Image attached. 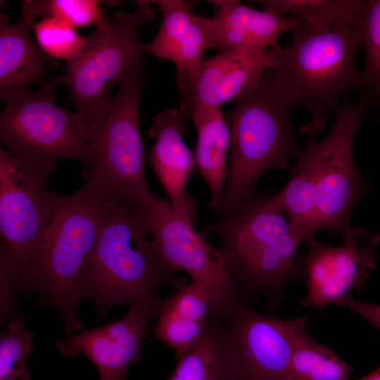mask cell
Returning a JSON list of instances; mask_svg holds the SVG:
<instances>
[{
  "label": "cell",
  "instance_id": "cell-1",
  "mask_svg": "<svg viewBox=\"0 0 380 380\" xmlns=\"http://www.w3.org/2000/svg\"><path fill=\"white\" fill-rule=\"evenodd\" d=\"M184 279L159 261L151 241L144 208L111 198L94 248L87 262L84 300L106 317L119 305L137 301L162 302L165 286L179 289Z\"/></svg>",
  "mask_w": 380,
  "mask_h": 380
},
{
  "label": "cell",
  "instance_id": "cell-2",
  "mask_svg": "<svg viewBox=\"0 0 380 380\" xmlns=\"http://www.w3.org/2000/svg\"><path fill=\"white\" fill-rule=\"evenodd\" d=\"M203 232L220 238L219 248L241 294L246 289L257 291L270 310L279 304L287 284L303 277L300 244L275 194L255 190L234 209L218 214Z\"/></svg>",
  "mask_w": 380,
  "mask_h": 380
},
{
  "label": "cell",
  "instance_id": "cell-3",
  "mask_svg": "<svg viewBox=\"0 0 380 380\" xmlns=\"http://www.w3.org/2000/svg\"><path fill=\"white\" fill-rule=\"evenodd\" d=\"M109 200L86 184L72 194L52 197L27 291L41 306L56 310L68 336L83 330L77 310Z\"/></svg>",
  "mask_w": 380,
  "mask_h": 380
},
{
  "label": "cell",
  "instance_id": "cell-4",
  "mask_svg": "<svg viewBox=\"0 0 380 380\" xmlns=\"http://www.w3.org/2000/svg\"><path fill=\"white\" fill-rule=\"evenodd\" d=\"M358 21L322 32L311 30L303 22L291 30L289 46L275 49L267 70L293 106L305 108L311 115L300 129L302 137H315L324 129L325 113L343 93L364 92L362 72L355 63Z\"/></svg>",
  "mask_w": 380,
  "mask_h": 380
},
{
  "label": "cell",
  "instance_id": "cell-5",
  "mask_svg": "<svg viewBox=\"0 0 380 380\" xmlns=\"http://www.w3.org/2000/svg\"><path fill=\"white\" fill-rule=\"evenodd\" d=\"M295 108L266 70L226 115L230 132L229 167L218 214L248 199L255 183L271 169H291V157L303 153L291 125Z\"/></svg>",
  "mask_w": 380,
  "mask_h": 380
},
{
  "label": "cell",
  "instance_id": "cell-6",
  "mask_svg": "<svg viewBox=\"0 0 380 380\" xmlns=\"http://www.w3.org/2000/svg\"><path fill=\"white\" fill-rule=\"evenodd\" d=\"M145 82L141 61L119 83L118 94L87 118L89 156L82 169L84 184L97 193L142 206L156 198L146 180L139 125L140 96Z\"/></svg>",
  "mask_w": 380,
  "mask_h": 380
},
{
  "label": "cell",
  "instance_id": "cell-7",
  "mask_svg": "<svg viewBox=\"0 0 380 380\" xmlns=\"http://www.w3.org/2000/svg\"><path fill=\"white\" fill-rule=\"evenodd\" d=\"M52 80L34 91L27 87L0 93V143L17 158L49 173L61 158L84 167L89 156L85 120L55 103Z\"/></svg>",
  "mask_w": 380,
  "mask_h": 380
},
{
  "label": "cell",
  "instance_id": "cell-8",
  "mask_svg": "<svg viewBox=\"0 0 380 380\" xmlns=\"http://www.w3.org/2000/svg\"><path fill=\"white\" fill-rule=\"evenodd\" d=\"M144 207V206H143ZM153 251L170 272L183 271L207 291L215 321L227 322L245 303L219 248L195 227L196 217L156 197L144 206Z\"/></svg>",
  "mask_w": 380,
  "mask_h": 380
},
{
  "label": "cell",
  "instance_id": "cell-9",
  "mask_svg": "<svg viewBox=\"0 0 380 380\" xmlns=\"http://www.w3.org/2000/svg\"><path fill=\"white\" fill-rule=\"evenodd\" d=\"M371 101L369 94L362 93L355 102L338 103L328 136L322 141L305 137L313 158L317 232L329 230L342 236L351 227L353 208L367 194V184L354 162L353 146Z\"/></svg>",
  "mask_w": 380,
  "mask_h": 380
},
{
  "label": "cell",
  "instance_id": "cell-10",
  "mask_svg": "<svg viewBox=\"0 0 380 380\" xmlns=\"http://www.w3.org/2000/svg\"><path fill=\"white\" fill-rule=\"evenodd\" d=\"M150 1H137L134 12L118 11L87 37L75 60L66 63L64 75L53 80L70 89L75 106L84 120L109 98L119 84L141 60V30L153 18Z\"/></svg>",
  "mask_w": 380,
  "mask_h": 380
},
{
  "label": "cell",
  "instance_id": "cell-11",
  "mask_svg": "<svg viewBox=\"0 0 380 380\" xmlns=\"http://www.w3.org/2000/svg\"><path fill=\"white\" fill-rule=\"evenodd\" d=\"M49 172L0 148V233L25 291L30 282L53 192Z\"/></svg>",
  "mask_w": 380,
  "mask_h": 380
},
{
  "label": "cell",
  "instance_id": "cell-12",
  "mask_svg": "<svg viewBox=\"0 0 380 380\" xmlns=\"http://www.w3.org/2000/svg\"><path fill=\"white\" fill-rule=\"evenodd\" d=\"M339 246L324 245L311 238L302 255L303 277L308 288L304 306L323 310L360 291L376 267V248L380 235L362 227H350Z\"/></svg>",
  "mask_w": 380,
  "mask_h": 380
},
{
  "label": "cell",
  "instance_id": "cell-13",
  "mask_svg": "<svg viewBox=\"0 0 380 380\" xmlns=\"http://www.w3.org/2000/svg\"><path fill=\"white\" fill-rule=\"evenodd\" d=\"M243 380H291L293 350L307 332V319H281L246 303L224 325Z\"/></svg>",
  "mask_w": 380,
  "mask_h": 380
},
{
  "label": "cell",
  "instance_id": "cell-14",
  "mask_svg": "<svg viewBox=\"0 0 380 380\" xmlns=\"http://www.w3.org/2000/svg\"><path fill=\"white\" fill-rule=\"evenodd\" d=\"M162 302H135L121 319L58 338L54 344L68 357H87L100 380H127L129 367L140 357L146 324L158 317Z\"/></svg>",
  "mask_w": 380,
  "mask_h": 380
},
{
  "label": "cell",
  "instance_id": "cell-15",
  "mask_svg": "<svg viewBox=\"0 0 380 380\" xmlns=\"http://www.w3.org/2000/svg\"><path fill=\"white\" fill-rule=\"evenodd\" d=\"M275 49L262 53L223 49L204 61L195 77L179 85L184 119L195 107L220 108L249 90L271 65Z\"/></svg>",
  "mask_w": 380,
  "mask_h": 380
},
{
  "label": "cell",
  "instance_id": "cell-16",
  "mask_svg": "<svg viewBox=\"0 0 380 380\" xmlns=\"http://www.w3.org/2000/svg\"><path fill=\"white\" fill-rule=\"evenodd\" d=\"M216 13L207 17L208 49L262 53L277 48L279 37L304 20L258 11L236 0L211 1Z\"/></svg>",
  "mask_w": 380,
  "mask_h": 380
},
{
  "label": "cell",
  "instance_id": "cell-17",
  "mask_svg": "<svg viewBox=\"0 0 380 380\" xmlns=\"http://www.w3.org/2000/svg\"><path fill=\"white\" fill-rule=\"evenodd\" d=\"M163 20L154 39L141 45L142 52L168 60L177 67V82L191 81L208 49L207 18L196 14V2L158 0Z\"/></svg>",
  "mask_w": 380,
  "mask_h": 380
},
{
  "label": "cell",
  "instance_id": "cell-18",
  "mask_svg": "<svg viewBox=\"0 0 380 380\" xmlns=\"http://www.w3.org/2000/svg\"><path fill=\"white\" fill-rule=\"evenodd\" d=\"M184 120L177 108L156 115L148 130V136L156 141L148 159L174 208L196 216L198 203L185 190L196 164L183 140Z\"/></svg>",
  "mask_w": 380,
  "mask_h": 380
},
{
  "label": "cell",
  "instance_id": "cell-19",
  "mask_svg": "<svg viewBox=\"0 0 380 380\" xmlns=\"http://www.w3.org/2000/svg\"><path fill=\"white\" fill-rule=\"evenodd\" d=\"M157 318L154 336L170 347L177 357L195 348L216 322L207 291L194 282L163 299Z\"/></svg>",
  "mask_w": 380,
  "mask_h": 380
},
{
  "label": "cell",
  "instance_id": "cell-20",
  "mask_svg": "<svg viewBox=\"0 0 380 380\" xmlns=\"http://www.w3.org/2000/svg\"><path fill=\"white\" fill-rule=\"evenodd\" d=\"M190 117L197 132L196 167L210 189V206L216 210L227 180L229 129L220 108L197 106L192 109Z\"/></svg>",
  "mask_w": 380,
  "mask_h": 380
},
{
  "label": "cell",
  "instance_id": "cell-21",
  "mask_svg": "<svg viewBox=\"0 0 380 380\" xmlns=\"http://www.w3.org/2000/svg\"><path fill=\"white\" fill-rule=\"evenodd\" d=\"M31 30L22 17L12 25L8 14H0V93L26 87L44 75L45 53Z\"/></svg>",
  "mask_w": 380,
  "mask_h": 380
},
{
  "label": "cell",
  "instance_id": "cell-22",
  "mask_svg": "<svg viewBox=\"0 0 380 380\" xmlns=\"http://www.w3.org/2000/svg\"><path fill=\"white\" fill-rule=\"evenodd\" d=\"M178 357L167 380H243L224 324L215 323L195 348Z\"/></svg>",
  "mask_w": 380,
  "mask_h": 380
},
{
  "label": "cell",
  "instance_id": "cell-23",
  "mask_svg": "<svg viewBox=\"0 0 380 380\" xmlns=\"http://www.w3.org/2000/svg\"><path fill=\"white\" fill-rule=\"evenodd\" d=\"M296 160L288 182L275 197L288 219L293 237L301 244L317 233L315 176L309 148L306 147Z\"/></svg>",
  "mask_w": 380,
  "mask_h": 380
},
{
  "label": "cell",
  "instance_id": "cell-24",
  "mask_svg": "<svg viewBox=\"0 0 380 380\" xmlns=\"http://www.w3.org/2000/svg\"><path fill=\"white\" fill-rule=\"evenodd\" d=\"M252 2L261 4L265 10L282 16L287 12L295 13L315 32L357 23L363 4V1L359 0H262Z\"/></svg>",
  "mask_w": 380,
  "mask_h": 380
},
{
  "label": "cell",
  "instance_id": "cell-25",
  "mask_svg": "<svg viewBox=\"0 0 380 380\" xmlns=\"http://www.w3.org/2000/svg\"><path fill=\"white\" fill-rule=\"evenodd\" d=\"M353 369L331 348L306 334L293 350L290 376L291 380H347Z\"/></svg>",
  "mask_w": 380,
  "mask_h": 380
},
{
  "label": "cell",
  "instance_id": "cell-26",
  "mask_svg": "<svg viewBox=\"0 0 380 380\" xmlns=\"http://www.w3.org/2000/svg\"><path fill=\"white\" fill-rule=\"evenodd\" d=\"M96 0H25L23 1V15L31 26L39 16L53 17L75 28L103 25L107 17Z\"/></svg>",
  "mask_w": 380,
  "mask_h": 380
},
{
  "label": "cell",
  "instance_id": "cell-27",
  "mask_svg": "<svg viewBox=\"0 0 380 380\" xmlns=\"http://www.w3.org/2000/svg\"><path fill=\"white\" fill-rule=\"evenodd\" d=\"M357 29L360 46L366 55L363 93L380 106V0L363 1Z\"/></svg>",
  "mask_w": 380,
  "mask_h": 380
},
{
  "label": "cell",
  "instance_id": "cell-28",
  "mask_svg": "<svg viewBox=\"0 0 380 380\" xmlns=\"http://www.w3.org/2000/svg\"><path fill=\"white\" fill-rule=\"evenodd\" d=\"M31 27L44 53L66 63L77 58L87 43V37L80 36L76 28L53 17L41 18Z\"/></svg>",
  "mask_w": 380,
  "mask_h": 380
},
{
  "label": "cell",
  "instance_id": "cell-29",
  "mask_svg": "<svg viewBox=\"0 0 380 380\" xmlns=\"http://www.w3.org/2000/svg\"><path fill=\"white\" fill-rule=\"evenodd\" d=\"M35 332L25 328L23 319L9 322L0 336V380H16L29 370L27 358L34 350Z\"/></svg>",
  "mask_w": 380,
  "mask_h": 380
},
{
  "label": "cell",
  "instance_id": "cell-30",
  "mask_svg": "<svg viewBox=\"0 0 380 380\" xmlns=\"http://www.w3.org/2000/svg\"><path fill=\"white\" fill-rule=\"evenodd\" d=\"M0 316L1 324L25 316L19 300L25 291L18 269L5 248L0 246Z\"/></svg>",
  "mask_w": 380,
  "mask_h": 380
},
{
  "label": "cell",
  "instance_id": "cell-31",
  "mask_svg": "<svg viewBox=\"0 0 380 380\" xmlns=\"http://www.w3.org/2000/svg\"><path fill=\"white\" fill-rule=\"evenodd\" d=\"M336 305L353 311L380 330V304L359 302L349 296L338 301Z\"/></svg>",
  "mask_w": 380,
  "mask_h": 380
},
{
  "label": "cell",
  "instance_id": "cell-32",
  "mask_svg": "<svg viewBox=\"0 0 380 380\" xmlns=\"http://www.w3.org/2000/svg\"><path fill=\"white\" fill-rule=\"evenodd\" d=\"M357 380H380V367L369 374Z\"/></svg>",
  "mask_w": 380,
  "mask_h": 380
},
{
  "label": "cell",
  "instance_id": "cell-33",
  "mask_svg": "<svg viewBox=\"0 0 380 380\" xmlns=\"http://www.w3.org/2000/svg\"><path fill=\"white\" fill-rule=\"evenodd\" d=\"M20 379V380H32L29 370L23 373Z\"/></svg>",
  "mask_w": 380,
  "mask_h": 380
}]
</instances>
